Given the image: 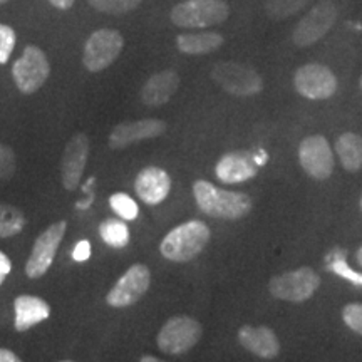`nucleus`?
I'll return each instance as SVG.
<instances>
[{
  "label": "nucleus",
  "instance_id": "1",
  "mask_svg": "<svg viewBox=\"0 0 362 362\" xmlns=\"http://www.w3.org/2000/svg\"><path fill=\"white\" fill-rule=\"evenodd\" d=\"M193 194L198 208L211 218L240 220L252 211V200L248 194L226 192L210 181H194Z\"/></svg>",
  "mask_w": 362,
  "mask_h": 362
},
{
  "label": "nucleus",
  "instance_id": "2",
  "mask_svg": "<svg viewBox=\"0 0 362 362\" xmlns=\"http://www.w3.org/2000/svg\"><path fill=\"white\" fill-rule=\"evenodd\" d=\"M210 237L211 232L208 225L200 220H189L176 226L163 238L160 252L165 259L185 264L200 255L210 242Z\"/></svg>",
  "mask_w": 362,
  "mask_h": 362
},
{
  "label": "nucleus",
  "instance_id": "3",
  "mask_svg": "<svg viewBox=\"0 0 362 362\" xmlns=\"http://www.w3.org/2000/svg\"><path fill=\"white\" fill-rule=\"evenodd\" d=\"M230 16L225 0H185L176 4L170 17L175 25L183 29H205L218 25Z\"/></svg>",
  "mask_w": 362,
  "mask_h": 362
},
{
  "label": "nucleus",
  "instance_id": "4",
  "mask_svg": "<svg viewBox=\"0 0 362 362\" xmlns=\"http://www.w3.org/2000/svg\"><path fill=\"white\" fill-rule=\"evenodd\" d=\"M211 79L225 93L238 98H248L259 94L264 89V81L252 66L235 61L216 62L211 69Z\"/></svg>",
  "mask_w": 362,
  "mask_h": 362
},
{
  "label": "nucleus",
  "instance_id": "5",
  "mask_svg": "<svg viewBox=\"0 0 362 362\" xmlns=\"http://www.w3.org/2000/svg\"><path fill=\"white\" fill-rule=\"evenodd\" d=\"M203 327L188 315H175L158 332L156 344L168 356H181L192 351L200 342Z\"/></svg>",
  "mask_w": 362,
  "mask_h": 362
},
{
  "label": "nucleus",
  "instance_id": "6",
  "mask_svg": "<svg viewBox=\"0 0 362 362\" xmlns=\"http://www.w3.org/2000/svg\"><path fill=\"white\" fill-rule=\"evenodd\" d=\"M319 287L320 275L310 267L284 272L272 277L269 282V292L272 296L285 302H296V304L309 300Z\"/></svg>",
  "mask_w": 362,
  "mask_h": 362
},
{
  "label": "nucleus",
  "instance_id": "7",
  "mask_svg": "<svg viewBox=\"0 0 362 362\" xmlns=\"http://www.w3.org/2000/svg\"><path fill=\"white\" fill-rule=\"evenodd\" d=\"M49 74H51V64L37 45H27L22 56L12 66L13 81L24 94L37 93L47 81Z\"/></svg>",
  "mask_w": 362,
  "mask_h": 362
},
{
  "label": "nucleus",
  "instance_id": "8",
  "mask_svg": "<svg viewBox=\"0 0 362 362\" xmlns=\"http://www.w3.org/2000/svg\"><path fill=\"white\" fill-rule=\"evenodd\" d=\"M124 47V39L119 30L99 29L86 40L83 62L89 72L107 69L119 57Z\"/></svg>",
  "mask_w": 362,
  "mask_h": 362
},
{
  "label": "nucleus",
  "instance_id": "9",
  "mask_svg": "<svg viewBox=\"0 0 362 362\" xmlns=\"http://www.w3.org/2000/svg\"><path fill=\"white\" fill-rule=\"evenodd\" d=\"M337 21V7L332 0H320L298 21L292 40L298 47H309L319 42Z\"/></svg>",
  "mask_w": 362,
  "mask_h": 362
},
{
  "label": "nucleus",
  "instance_id": "10",
  "mask_svg": "<svg viewBox=\"0 0 362 362\" xmlns=\"http://www.w3.org/2000/svg\"><path fill=\"white\" fill-rule=\"evenodd\" d=\"M293 86L300 96L310 101H324L332 98L337 90V78L327 66L305 64L293 74Z\"/></svg>",
  "mask_w": 362,
  "mask_h": 362
},
{
  "label": "nucleus",
  "instance_id": "11",
  "mask_svg": "<svg viewBox=\"0 0 362 362\" xmlns=\"http://www.w3.org/2000/svg\"><path fill=\"white\" fill-rule=\"evenodd\" d=\"M67 230V221L61 220L52 223L44 230L35 240L33 253L25 264V274L30 279H40L42 275L51 269L54 259H56L57 248L61 245Z\"/></svg>",
  "mask_w": 362,
  "mask_h": 362
},
{
  "label": "nucleus",
  "instance_id": "12",
  "mask_svg": "<svg viewBox=\"0 0 362 362\" xmlns=\"http://www.w3.org/2000/svg\"><path fill=\"white\" fill-rule=\"evenodd\" d=\"M149 284H151V272L148 267L134 264L115 284V287L107 293L106 302L116 309L134 305L148 292Z\"/></svg>",
  "mask_w": 362,
  "mask_h": 362
},
{
  "label": "nucleus",
  "instance_id": "13",
  "mask_svg": "<svg viewBox=\"0 0 362 362\" xmlns=\"http://www.w3.org/2000/svg\"><path fill=\"white\" fill-rule=\"evenodd\" d=\"M298 161L309 176L315 180H327L334 171V155L324 136L314 134L302 139L298 146Z\"/></svg>",
  "mask_w": 362,
  "mask_h": 362
},
{
  "label": "nucleus",
  "instance_id": "14",
  "mask_svg": "<svg viewBox=\"0 0 362 362\" xmlns=\"http://www.w3.org/2000/svg\"><path fill=\"white\" fill-rule=\"evenodd\" d=\"M89 138L84 133L74 134L66 144L61 160V178L62 187L69 192L79 187L89 158Z\"/></svg>",
  "mask_w": 362,
  "mask_h": 362
},
{
  "label": "nucleus",
  "instance_id": "15",
  "mask_svg": "<svg viewBox=\"0 0 362 362\" xmlns=\"http://www.w3.org/2000/svg\"><path fill=\"white\" fill-rule=\"evenodd\" d=\"M166 131V123L161 119H138L119 123L110 134V148L124 149L129 144L153 139Z\"/></svg>",
  "mask_w": 362,
  "mask_h": 362
},
{
  "label": "nucleus",
  "instance_id": "16",
  "mask_svg": "<svg viewBox=\"0 0 362 362\" xmlns=\"http://www.w3.org/2000/svg\"><path fill=\"white\" fill-rule=\"evenodd\" d=\"M134 192L146 205H160L171 192L170 175L158 166H148L136 176Z\"/></svg>",
  "mask_w": 362,
  "mask_h": 362
},
{
  "label": "nucleus",
  "instance_id": "17",
  "mask_svg": "<svg viewBox=\"0 0 362 362\" xmlns=\"http://www.w3.org/2000/svg\"><path fill=\"white\" fill-rule=\"evenodd\" d=\"M237 336L240 346L260 359L270 361L280 354L279 337L267 325H242Z\"/></svg>",
  "mask_w": 362,
  "mask_h": 362
},
{
  "label": "nucleus",
  "instance_id": "18",
  "mask_svg": "<svg viewBox=\"0 0 362 362\" xmlns=\"http://www.w3.org/2000/svg\"><path fill=\"white\" fill-rule=\"evenodd\" d=\"M215 173L223 183H245L255 178L259 173V165L252 153L233 151L220 158L215 166Z\"/></svg>",
  "mask_w": 362,
  "mask_h": 362
},
{
  "label": "nucleus",
  "instance_id": "19",
  "mask_svg": "<svg viewBox=\"0 0 362 362\" xmlns=\"http://www.w3.org/2000/svg\"><path fill=\"white\" fill-rule=\"evenodd\" d=\"M180 88V76L176 71L166 69L153 74L141 89V101L146 106H163L175 96Z\"/></svg>",
  "mask_w": 362,
  "mask_h": 362
},
{
  "label": "nucleus",
  "instance_id": "20",
  "mask_svg": "<svg viewBox=\"0 0 362 362\" xmlns=\"http://www.w3.org/2000/svg\"><path fill=\"white\" fill-rule=\"evenodd\" d=\"M13 312H16L13 327H16V330H19V332H24V330H29L34 325L49 319L51 307L40 297L21 296L13 302Z\"/></svg>",
  "mask_w": 362,
  "mask_h": 362
},
{
  "label": "nucleus",
  "instance_id": "21",
  "mask_svg": "<svg viewBox=\"0 0 362 362\" xmlns=\"http://www.w3.org/2000/svg\"><path fill=\"white\" fill-rule=\"evenodd\" d=\"M225 39L218 33H198V34H180L176 37V47L180 52L188 56H203L215 52L223 45Z\"/></svg>",
  "mask_w": 362,
  "mask_h": 362
},
{
  "label": "nucleus",
  "instance_id": "22",
  "mask_svg": "<svg viewBox=\"0 0 362 362\" xmlns=\"http://www.w3.org/2000/svg\"><path fill=\"white\" fill-rule=\"evenodd\" d=\"M336 153L342 168L356 173L362 168V136L356 133H342L336 141Z\"/></svg>",
  "mask_w": 362,
  "mask_h": 362
},
{
  "label": "nucleus",
  "instance_id": "23",
  "mask_svg": "<svg viewBox=\"0 0 362 362\" xmlns=\"http://www.w3.org/2000/svg\"><path fill=\"white\" fill-rule=\"evenodd\" d=\"M99 235L103 242L112 248H124L129 243V228L123 218L104 220L99 225Z\"/></svg>",
  "mask_w": 362,
  "mask_h": 362
},
{
  "label": "nucleus",
  "instance_id": "24",
  "mask_svg": "<svg viewBox=\"0 0 362 362\" xmlns=\"http://www.w3.org/2000/svg\"><path fill=\"white\" fill-rule=\"evenodd\" d=\"M25 226V215L17 206L0 203V238L13 237Z\"/></svg>",
  "mask_w": 362,
  "mask_h": 362
},
{
  "label": "nucleus",
  "instance_id": "25",
  "mask_svg": "<svg viewBox=\"0 0 362 362\" xmlns=\"http://www.w3.org/2000/svg\"><path fill=\"white\" fill-rule=\"evenodd\" d=\"M309 0H267L265 12L272 21H284L304 8Z\"/></svg>",
  "mask_w": 362,
  "mask_h": 362
},
{
  "label": "nucleus",
  "instance_id": "26",
  "mask_svg": "<svg viewBox=\"0 0 362 362\" xmlns=\"http://www.w3.org/2000/svg\"><path fill=\"white\" fill-rule=\"evenodd\" d=\"M143 0H88V4L98 12L110 16H123L139 7Z\"/></svg>",
  "mask_w": 362,
  "mask_h": 362
},
{
  "label": "nucleus",
  "instance_id": "27",
  "mask_svg": "<svg viewBox=\"0 0 362 362\" xmlns=\"http://www.w3.org/2000/svg\"><path fill=\"white\" fill-rule=\"evenodd\" d=\"M110 206L112 211L124 221H133L139 214V208L128 193H115L110 198Z\"/></svg>",
  "mask_w": 362,
  "mask_h": 362
},
{
  "label": "nucleus",
  "instance_id": "28",
  "mask_svg": "<svg viewBox=\"0 0 362 362\" xmlns=\"http://www.w3.org/2000/svg\"><path fill=\"white\" fill-rule=\"evenodd\" d=\"M16 175V155L12 148L0 143V181H8Z\"/></svg>",
  "mask_w": 362,
  "mask_h": 362
},
{
  "label": "nucleus",
  "instance_id": "29",
  "mask_svg": "<svg viewBox=\"0 0 362 362\" xmlns=\"http://www.w3.org/2000/svg\"><path fill=\"white\" fill-rule=\"evenodd\" d=\"M342 320L352 332L362 337V304H347L344 307Z\"/></svg>",
  "mask_w": 362,
  "mask_h": 362
},
{
  "label": "nucleus",
  "instance_id": "30",
  "mask_svg": "<svg viewBox=\"0 0 362 362\" xmlns=\"http://www.w3.org/2000/svg\"><path fill=\"white\" fill-rule=\"evenodd\" d=\"M16 47V33L12 27L0 24V64H6Z\"/></svg>",
  "mask_w": 362,
  "mask_h": 362
},
{
  "label": "nucleus",
  "instance_id": "31",
  "mask_svg": "<svg viewBox=\"0 0 362 362\" xmlns=\"http://www.w3.org/2000/svg\"><path fill=\"white\" fill-rule=\"evenodd\" d=\"M90 257V243L88 240H81V242L76 245L74 252H72V259L76 262H86L89 260Z\"/></svg>",
  "mask_w": 362,
  "mask_h": 362
},
{
  "label": "nucleus",
  "instance_id": "32",
  "mask_svg": "<svg viewBox=\"0 0 362 362\" xmlns=\"http://www.w3.org/2000/svg\"><path fill=\"white\" fill-rule=\"evenodd\" d=\"M334 270H336L337 274H341V277L349 279V280H352V282H354V284L362 285V277H359V275L354 274V272H352L351 269H347V267L344 265L342 262H339V264L334 265Z\"/></svg>",
  "mask_w": 362,
  "mask_h": 362
},
{
  "label": "nucleus",
  "instance_id": "33",
  "mask_svg": "<svg viewBox=\"0 0 362 362\" xmlns=\"http://www.w3.org/2000/svg\"><path fill=\"white\" fill-rule=\"evenodd\" d=\"M76 0H49V4H52L54 7L59 8V11H69V8L74 6Z\"/></svg>",
  "mask_w": 362,
  "mask_h": 362
},
{
  "label": "nucleus",
  "instance_id": "34",
  "mask_svg": "<svg viewBox=\"0 0 362 362\" xmlns=\"http://www.w3.org/2000/svg\"><path fill=\"white\" fill-rule=\"evenodd\" d=\"M12 270V264L11 260H8V257L6 255V253L0 252V272H4V274H11Z\"/></svg>",
  "mask_w": 362,
  "mask_h": 362
},
{
  "label": "nucleus",
  "instance_id": "35",
  "mask_svg": "<svg viewBox=\"0 0 362 362\" xmlns=\"http://www.w3.org/2000/svg\"><path fill=\"white\" fill-rule=\"evenodd\" d=\"M21 359L8 349H0V362H19Z\"/></svg>",
  "mask_w": 362,
  "mask_h": 362
},
{
  "label": "nucleus",
  "instance_id": "36",
  "mask_svg": "<svg viewBox=\"0 0 362 362\" xmlns=\"http://www.w3.org/2000/svg\"><path fill=\"white\" fill-rule=\"evenodd\" d=\"M160 359L158 357H153V356H143L141 357V362H158Z\"/></svg>",
  "mask_w": 362,
  "mask_h": 362
},
{
  "label": "nucleus",
  "instance_id": "37",
  "mask_svg": "<svg viewBox=\"0 0 362 362\" xmlns=\"http://www.w3.org/2000/svg\"><path fill=\"white\" fill-rule=\"evenodd\" d=\"M356 260H357V264L362 267V245L359 247V250L356 252Z\"/></svg>",
  "mask_w": 362,
  "mask_h": 362
},
{
  "label": "nucleus",
  "instance_id": "38",
  "mask_svg": "<svg viewBox=\"0 0 362 362\" xmlns=\"http://www.w3.org/2000/svg\"><path fill=\"white\" fill-rule=\"evenodd\" d=\"M6 277H7V274H4V272H0V285L4 284V280H6Z\"/></svg>",
  "mask_w": 362,
  "mask_h": 362
},
{
  "label": "nucleus",
  "instance_id": "39",
  "mask_svg": "<svg viewBox=\"0 0 362 362\" xmlns=\"http://www.w3.org/2000/svg\"><path fill=\"white\" fill-rule=\"evenodd\" d=\"M8 0H0V6H4V4H7Z\"/></svg>",
  "mask_w": 362,
  "mask_h": 362
},
{
  "label": "nucleus",
  "instance_id": "40",
  "mask_svg": "<svg viewBox=\"0 0 362 362\" xmlns=\"http://www.w3.org/2000/svg\"><path fill=\"white\" fill-rule=\"evenodd\" d=\"M361 89H362V78H361Z\"/></svg>",
  "mask_w": 362,
  "mask_h": 362
},
{
  "label": "nucleus",
  "instance_id": "41",
  "mask_svg": "<svg viewBox=\"0 0 362 362\" xmlns=\"http://www.w3.org/2000/svg\"><path fill=\"white\" fill-rule=\"evenodd\" d=\"M361 208H362V198H361Z\"/></svg>",
  "mask_w": 362,
  "mask_h": 362
}]
</instances>
